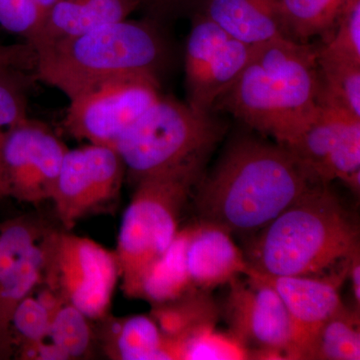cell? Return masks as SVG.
I'll return each instance as SVG.
<instances>
[{"instance_id":"32","label":"cell","mask_w":360,"mask_h":360,"mask_svg":"<svg viewBox=\"0 0 360 360\" xmlns=\"http://www.w3.org/2000/svg\"><path fill=\"white\" fill-rule=\"evenodd\" d=\"M151 20L161 21L172 18L187 9L200 6L202 0H139Z\"/></svg>"},{"instance_id":"30","label":"cell","mask_w":360,"mask_h":360,"mask_svg":"<svg viewBox=\"0 0 360 360\" xmlns=\"http://www.w3.org/2000/svg\"><path fill=\"white\" fill-rule=\"evenodd\" d=\"M44 18L34 0H0V25L28 44L37 37Z\"/></svg>"},{"instance_id":"6","label":"cell","mask_w":360,"mask_h":360,"mask_svg":"<svg viewBox=\"0 0 360 360\" xmlns=\"http://www.w3.org/2000/svg\"><path fill=\"white\" fill-rule=\"evenodd\" d=\"M224 132V125L212 112L161 96L125 130L115 149L125 174L136 184L181 165H205Z\"/></svg>"},{"instance_id":"24","label":"cell","mask_w":360,"mask_h":360,"mask_svg":"<svg viewBox=\"0 0 360 360\" xmlns=\"http://www.w3.org/2000/svg\"><path fill=\"white\" fill-rule=\"evenodd\" d=\"M348 0H277L286 37L295 41L328 32L335 27Z\"/></svg>"},{"instance_id":"13","label":"cell","mask_w":360,"mask_h":360,"mask_svg":"<svg viewBox=\"0 0 360 360\" xmlns=\"http://www.w3.org/2000/svg\"><path fill=\"white\" fill-rule=\"evenodd\" d=\"M125 167L110 146L89 143L68 149L52 195L54 212L63 229L117 200Z\"/></svg>"},{"instance_id":"19","label":"cell","mask_w":360,"mask_h":360,"mask_svg":"<svg viewBox=\"0 0 360 360\" xmlns=\"http://www.w3.org/2000/svg\"><path fill=\"white\" fill-rule=\"evenodd\" d=\"M105 322L103 329L104 349L120 360L172 359L167 340L151 316L134 315Z\"/></svg>"},{"instance_id":"18","label":"cell","mask_w":360,"mask_h":360,"mask_svg":"<svg viewBox=\"0 0 360 360\" xmlns=\"http://www.w3.org/2000/svg\"><path fill=\"white\" fill-rule=\"evenodd\" d=\"M198 8L227 34L251 46L288 39L277 0H202Z\"/></svg>"},{"instance_id":"4","label":"cell","mask_w":360,"mask_h":360,"mask_svg":"<svg viewBox=\"0 0 360 360\" xmlns=\"http://www.w3.org/2000/svg\"><path fill=\"white\" fill-rule=\"evenodd\" d=\"M168 51L160 22L127 18L35 49V77L60 90L70 101L90 87L117 78H158Z\"/></svg>"},{"instance_id":"15","label":"cell","mask_w":360,"mask_h":360,"mask_svg":"<svg viewBox=\"0 0 360 360\" xmlns=\"http://www.w3.org/2000/svg\"><path fill=\"white\" fill-rule=\"evenodd\" d=\"M348 265L349 262L340 271L326 277L269 276L250 269L274 288L290 312L297 331L300 359L312 333L345 307L340 288L347 276Z\"/></svg>"},{"instance_id":"14","label":"cell","mask_w":360,"mask_h":360,"mask_svg":"<svg viewBox=\"0 0 360 360\" xmlns=\"http://www.w3.org/2000/svg\"><path fill=\"white\" fill-rule=\"evenodd\" d=\"M255 47L233 39L210 18L196 13L186 47L187 104L212 112L248 65Z\"/></svg>"},{"instance_id":"20","label":"cell","mask_w":360,"mask_h":360,"mask_svg":"<svg viewBox=\"0 0 360 360\" xmlns=\"http://www.w3.org/2000/svg\"><path fill=\"white\" fill-rule=\"evenodd\" d=\"M193 224L179 229L167 250L149 267L142 279L139 300L160 304L195 288L186 264V248Z\"/></svg>"},{"instance_id":"9","label":"cell","mask_w":360,"mask_h":360,"mask_svg":"<svg viewBox=\"0 0 360 360\" xmlns=\"http://www.w3.org/2000/svg\"><path fill=\"white\" fill-rule=\"evenodd\" d=\"M160 96V80L149 75L103 82L70 99L65 129L75 139L115 148L125 130Z\"/></svg>"},{"instance_id":"8","label":"cell","mask_w":360,"mask_h":360,"mask_svg":"<svg viewBox=\"0 0 360 360\" xmlns=\"http://www.w3.org/2000/svg\"><path fill=\"white\" fill-rule=\"evenodd\" d=\"M245 277L229 283L225 315L231 335L250 359H300L297 331L281 296L255 272Z\"/></svg>"},{"instance_id":"27","label":"cell","mask_w":360,"mask_h":360,"mask_svg":"<svg viewBox=\"0 0 360 360\" xmlns=\"http://www.w3.org/2000/svg\"><path fill=\"white\" fill-rule=\"evenodd\" d=\"M35 71L0 68V150L7 130L27 118V94Z\"/></svg>"},{"instance_id":"7","label":"cell","mask_w":360,"mask_h":360,"mask_svg":"<svg viewBox=\"0 0 360 360\" xmlns=\"http://www.w3.org/2000/svg\"><path fill=\"white\" fill-rule=\"evenodd\" d=\"M120 267L115 252L92 239L54 229L47 239L42 283L90 321L108 316Z\"/></svg>"},{"instance_id":"31","label":"cell","mask_w":360,"mask_h":360,"mask_svg":"<svg viewBox=\"0 0 360 360\" xmlns=\"http://www.w3.org/2000/svg\"><path fill=\"white\" fill-rule=\"evenodd\" d=\"M37 53L32 44H0V68H20L35 71Z\"/></svg>"},{"instance_id":"5","label":"cell","mask_w":360,"mask_h":360,"mask_svg":"<svg viewBox=\"0 0 360 360\" xmlns=\"http://www.w3.org/2000/svg\"><path fill=\"white\" fill-rule=\"evenodd\" d=\"M205 165H181L136 182L115 251L122 290L127 297L139 298L149 267L174 241L179 231L180 215L202 176Z\"/></svg>"},{"instance_id":"12","label":"cell","mask_w":360,"mask_h":360,"mask_svg":"<svg viewBox=\"0 0 360 360\" xmlns=\"http://www.w3.org/2000/svg\"><path fill=\"white\" fill-rule=\"evenodd\" d=\"M52 226L39 215L0 220V352L13 357L11 321L18 303L42 283L45 250Z\"/></svg>"},{"instance_id":"22","label":"cell","mask_w":360,"mask_h":360,"mask_svg":"<svg viewBox=\"0 0 360 360\" xmlns=\"http://www.w3.org/2000/svg\"><path fill=\"white\" fill-rule=\"evenodd\" d=\"M359 310L343 307L312 333L300 359L359 360Z\"/></svg>"},{"instance_id":"11","label":"cell","mask_w":360,"mask_h":360,"mask_svg":"<svg viewBox=\"0 0 360 360\" xmlns=\"http://www.w3.org/2000/svg\"><path fill=\"white\" fill-rule=\"evenodd\" d=\"M317 179H340L354 193L360 188V117L319 94L314 117L284 146Z\"/></svg>"},{"instance_id":"21","label":"cell","mask_w":360,"mask_h":360,"mask_svg":"<svg viewBox=\"0 0 360 360\" xmlns=\"http://www.w3.org/2000/svg\"><path fill=\"white\" fill-rule=\"evenodd\" d=\"M153 307L151 317L167 340L172 359V349L176 343L202 326L215 324L219 314L207 290L196 288L176 300Z\"/></svg>"},{"instance_id":"10","label":"cell","mask_w":360,"mask_h":360,"mask_svg":"<svg viewBox=\"0 0 360 360\" xmlns=\"http://www.w3.org/2000/svg\"><path fill=\"white\" fill-rule=\"evenodd\" d=\"M68 149L44 123L27 117L13 125L0 150V198L51 201Z\"/></svg>"},{"instance_id":"2","label":"cell","mask_w":360,"mask_h":360,"mask_svg":"<svg viewBox=\"0 0 360 360\" xmlns=\"http://www.w3.org/2000/svg\"><path fill=\"white\" fill-rule=\"evenodd\" d=\"M317 49L288 39L255 47L238 79L213 108L229 111L288 146L319 108Z\"/></svg>"},{"instance_id":"25","label":"cell","mask_w":360,"mask_h":360,"mask_svg":"<svg viewBox=\"0 0 360 360\" xmlns=\"http://www.w3.org/2000/svg\"><path fill=\"white\" fill-rule=\"evenodd\" d=\"M61 302L54 297L51 302L34 297L32 291L14 309L11 321V340L13 356L32 359L35 350L45 340L51 328L52 316Z\"/></svg>"},{"instance_id":"23","label":"cell","mask_w":360,"mask_h":360,"mask_svg":"<svg viewBox=\"0 0 360 360\" xmlns=\"http://www.w3.org/2000/svg\"><path fill=\"white\" fill-rule=\"evenodd\" d=\"M89 321L77 307L61 302L54 311L45 338L51 340V345H39L33 359H75L89 355L94 340Z\"/></svg>"},{"instance_id":"28","label":"cell","mask_w":360,"mask_h":360,"mask_svg":"<svg viewBox=\"0 0 360 360\" xmlns=\"http://www.w3.org/2000/svg\"><path fill=\"white\" fill-rule=\"evenodd\" d=\"M319 94L360 117V65L317 59Z\"/></svg>"},{"instance_id":"33","label":"cell","mask_w":360,"mask_h":360,"mask_svg":"<svg viewBox=\"0 0 360 360\" xmlns=\"http://www.w3.org/2000/svg\"><path fill=\"white\" fill-rule=\"evenodd\" d=\"M347 276H350L352 281V293L355 302V309L359 310L360 307V251L352 255L348 265Z\"/></svg>"},{"instance_id":"29","label":"cell","mask_w":360,"mask_h":360,"mask_svg":"<svg viewBox=\"0 0 360 360\" xmlns=\"http://www.w3.org/2000/svg\"><path fill=\"white\" fill-rule=\"evenodd\" d=\"M333 39L317 49V59L360 65V0H348Z\"/></svg>"},{"instance_id":"35","label":"cell","mask_w":360,"mask_h":360,"mask_svg":"<svg viewBox=\"0 0 360 360\" xmlns=\"http://www.w3.org/2000/svg\"><path fill=\"white\" fill-rule=\"evenodd\" d=\"M0 360H4V355H2L1 352H0Z\"/></svg>"},{"instance_id":"26","label":"cell","mask_w":360,"mask_h":360,"mask_svg":"<svg viewBox=\"0 0 360 360\" xmlns=\"http://www.w3.org/2000/svg\"><path fill=\"white\" fill-rule=\"evenodd\" d=\"M172 356L184 360L250 359L245 345L231 333L217 331L215 324L202 326L176 343Z\"/></svg>"},{"instance_id":"3","label":"cell","mask_w":360,"mask_h":360,"mask_svg":"<svg viewBox=\"0 0 360 360\" xmlns=\"http://www.w3.org/2000/svg\"><path fill=\"white\" fill-rule=\"evenodd\" d=\"M246 260L269 276H319L359 250V231L338 196L312 187L255 234Z\"/></svg>"},{"instance_id":"34","label":"cell","mask_w":360,"mask_h":360,"mask_svg":"<svg viewBox=\"0 0 360 360\" xmlns=\"http://www.w3.org/2000/svg\"><path fill=\"white\" fill-rule=\"evenodd\" d=\"M34 1L37 2V6L42 9L44 14H46L52 6L58 4L59 0H34Z\"/></svg>"},{"instance_id":"17","label":"cell","mask_w":360,"mask_h":360,"mask_svg":"<svg viewBox=\"0 0 360 360\" xmlns=\"http://www.w3.org/2000/svg\"><path fill=\"white\" fill-rule=\"evenodd\" d=\"M141 7L139 0H59L45 14L30 44L34 49L75 39L101 26L129 18Z\"/></svg>"},{"instance_id":"16","label":"cell","mask_w":360,"mask_h":360,"mask_svg":"<svg viewBox=\"0 0 360 360\" xmlns=\"http://www.w3.org/2000/svg\"><path fill=\"white\" fill-rule=\"evenodd\" d=\"M186 264L196 288L210 290L250 272L245 253L221 227L206 222L193 224L186 248Z\"/></svg>"},{"instance_id":"1","label":"cell","mask_w":360,"mask_h":360,"mask_svg":"<svg viewBox=\"0 0 360 360\" xmlns=\"http://www.w3.org/2000/svg\"><path fill=\"white\" fill-rule=\"evenodd\" d=\"M321 184L283 146L243 137L198 180L194 206L200 222L255 236Z\"/></svg>"}]
</instances>
